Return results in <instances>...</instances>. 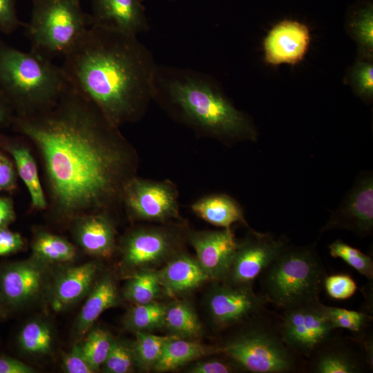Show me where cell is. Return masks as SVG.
Wrapping results in <instances>:
<instances>
[{
    "mask_svg": "<svg viewBox=\"0 0 373 373\" xmlns=\"http://www.w3.org/2000/svg\"><path fill=\"white\" fill-rule=\"evenodd\" d=\"M10 124L39 155L53 217L72 223L122 204L135 153L119 127L70 84L54 105L15 115Z\"/></svg>",
    "mask_w": 373,
    "mask_h": 373,
    "instance_id": "obj_1",
    "label": "cell"
},
{
    "mask_svg": "<svg viewBox=\"0 0 373 373\" xmlns=\"http://www.w3.org/2000/svg\"><path fill=\"white\" fill-rule=\"evenodd\" d=\"M157 66L137 35L91 24L61 66L68 83L119 128L145 113Z\"/></svg>",
    "mask_w": 373,
    "mask_h": 373,
    "instance_id": "obj_2",
    "label": "cell"
},
{
    "mask_svg": "<svg viewBox=\"0 0 373 373\" xmlns=\"http://www.w3.org/2000/svg\"><path fill=\"white\" fill-rule=\"evenodd\" d=\"M153 99L199 134L221 140H256V129L247 115L204 73L157 66Z\"/></svg>",
    "mask_w": 373,
    "mask_h": 373,
    "instance_id": "obj_3",
    "label": "cell"
},
{
    "mask_svg": "<svg viewBox=\"0 0 373 373\" xmlns=\"http://www.w3.org/2000/svg\"><path fill=\"white\" fill-rule=\"evenodd\" d=\"M68 86L61 66L32 50L22 51L0 40V90L15 115L52 106Z\"/></svg>",
    "mask_w": 373,
    "mask_h": 373,
    "instance_id": "obj_4",
    "label": "cell"
},
{
    "mask_svg": "<svg viewBox=\"0 0 373 373\" xmlns=\"http://www.w3.org/2000/svg\"><path fill=\"white\" fill-rule=\"evenodd\" d=\"M327 274L315 244H287L260 276V294L283 309L318 300Z\"/></svg>",
    "mask_w": 373,
    "mask_h": 373,
    "instance_id": "obj_5",
    "label": "cell"
},
{
    "mask_svg": "<svg viewBox=\"0 0 373 373\" xmlns=\"http://www.w3.org/2000/svg\"><path fill=\"white\" fill-rule=\"evenodd\" d=\"M265 309L246 319V325L218 346L221 353L253 373H291L300 370L298 356L285 345L280 316Z\"/></svg>",
    "mask_w": 373,
    "mask_h": 373,
    "instance_id": "obj_6",
    "label": "cell"
},
{
    "mask_svg": "<svg viewBox=\"0 0 373 373\" xmlns=\"http://www.w3.org/2000/svg\"><path fill=\"white\" fill-rule=\"evenodd\" d=\"M32 4L26 35L31 50L49 59L64 57L92 24L79 0H37Z\"/></svg>",
    "mask_w": 373,
    "mask_h": 373,
    "instance_id": "obj_7",
    "label": "cell"
},
{
    "mask_svg": "<svg viewBox=\"0 0 373 373\" xmlns=\"http://www.w3.org/2000/svg\"><path fill=\"white\" fill-rule=\"evenodd\" d=\"M320 299L283 309L280 329L287 347L298 357L309 358L333 336L335 329L324 316Z\"/></svg>",
    "mask_w": 373,
    "mask_h": 373,
    "instance_id": "obj_8",
    "label": "cell"
},
{
    "mask_svg": "<svg viewBox=\"0 0 373 373\" xmlns=\"http://www.w3.org/2000/svg\"><path fill=\"white\" fill-rule=\"evenodd\" d=\"M122 204L140 220L166 222L180 218L178 192L170 181L134 176L124 188Z\"/></svg>",
    "mask_w": 373,
    "mask_h": 373,
    "instance_id": "obj_9",
    "label": "cell"
},
{
    "mask_svg": "<svg viewBox=\"0 0 373 373\" xmlns=\"http://www.w3.org/2000/svg\"><path fill=\"white\" fill-rule=\"evenodd\" d=\"M287 243L270 233L251 230L238 247L224 282L236 286L253 287L264 269Z\"/></svg>",
    "mask_w": 373,
    "mask_h": 373,
    "instance_id": "obj_10",
    "label": "cell"
},
{
    "mask_svg": "<svg viewBox=\"0 0 373 373\" xmlns=\"http://www.w3.org/2000/svg\"><path fill=\"white\" fill-rule=\"evenodd\" d=\"M216 282L209 291L207 307L213 325L226 329L266 309L268 302L253 287Z\"/></svg>",
    "mask_w": 373,
    "mask_h": 373,
    "instance_id": "obj_11",
    "label": "cell"
},
{
    "mask_svg": "<svg viewBox=\"0 0 373 373\" xmlns=\"http://www.w3.org/2000/svg\"><path fill=\"white\" fill-rule=\"evenodd\" d=\"M178 236L164 227H146L133 230L122 247V261L134 273L154 270L176 253ZM133 273V274H134Z\"/></svg>",
    "mask_w": 373,
    "mask_h": 373,
    "instance_id": "obj_12",
    "label": "cell"
},
{
    "mask_svg": "<svg viewBox=\"0 0 373 373\" xmlns=\"http://www.w3.org/2000/svg\"><path fill=\"white\" fill-rule=\"evenodd\" d=\"M351 231L359 237L373 231V178L372 173L361 175L342 203L334 211L321 233L331 229Z\"/></svg>",
    "mask_w": 373,
    "mask_h": 373,
    "instance_id": "obj_13",
    "label": "cell"
},
{
    "mask_svg": "<svg viewBox=\"0 0 373 373\" xmlns=\"http://www.w3.org/2000/svg\"><path fill=\"white\" fill-rule=\"evenodd\" d=\"M310 41V32L305 24L293 19L282 20L263 40L265 61L274 66L298 64L305 57Z\"/></svg>",
    "mask_w": 373,
    "mask_h": 373,
    "instance_id": "obj_14",
    "label": "cell"
},
{
    "mask_svg": "<svg viewBox=\"0 0 373 373\" xmlns=\"http://www.w3.org/2000/svg\"><path fill=\"white\" fill-rule=\"evenodd\" d=\"M189 240L210 280L223 281L238 247L231 229L191 231Z\"/></svg>",
    "mask_w": 373,
    "mask_h": 373,
    "instance_id": "obj_15",
    "label": "cell"
},
{
    "mask_svg": "<svg viewBox=\"0 0 373 373\" xmlns=\"http://www.w3.org/2000/svg\"><path fill=\"white\" fill-rule=\"evenodd\" d=\"M43 262L35 258L13 262L0 273V299L6 306L19 307L35 298L46 276Z\"/></svg>",
    "mask_w": 373,
    "mask_h": 373,
    "instance_id": "obj_16",
    "label": "cell"
},
{
    "mask_svg": "<svg viewBox=\"0 0 373 373\" xmlns=\"http://www.w3.org/2000/svg\"><path fill=\"white\" fill-rule=\"evenodd\" d=\"M332 336L308 358L305 370L312 373H361L370 367L365 351Z\"/></svg>",
    "mask_w": 373,
    "mask_h": 373,
    "instance_id": "obj_17",
    "label": "cell"
},
{
    "mask_svg": "<svg viewBox=\"0 0 373 373\" xmlns=\"http://www.w3.org/2000/svg\"><path fill=\"white\" fill-rule=\"evenodd\" d=\"M92 24L137 35L149 29L142 2L139 0H93Z\"/></svg>",
    "mask_w": 373,
    "mask_h": 373,
    "instance_id": "obj_18",
    "label": "cell"
},
{
    "mask_svg": "<svg viewBox=\"0 0 373 373\" xmlns=\"http://www.w3.org/2000/svg\"><path fill=\"white\" fill-rule=\"evenodd\" d=\"M75 238L88 254L98 258L110 257L115 249V230L108 216L90 215L72 222Z\"/></svg>",
    "mask_w": 373,
    "mask_h": 373,
    "instance_id": "obj_19",
    "label": "cell"
},
{
    "mask_svg": "<svg viewBox=\"0 0 373 373\" xmlns=\"http://www.w3.org/2000/svg\"><path fill=\"white\" fill-rule=\"evenodd\" d=\"M157 273L169 296L191 291L210 280L198 260L184 254L173 255Z\"/></svg>",
    "mask_w": 373,
    "mask_h": 373,
    "instance_id": "obj_20",
    "label": "cell"
},
{
    "mask_svg": "<svg viewBox=\"0 0 373 373\" xmlns=\"http://www.w3.org/2000/svg\"><path fill=\"white\" fill-rule=\"evenodd\" d=\"M0 148L12 157L17 175L30 193L32 207L46 209V193L41 184L36 162L30 149L20 140L1 135Z\"/></svg>",
    "mask_w": 373,
    "mask_h": 373,
    "instance_id": "obj_21",
    "label": "cell"
},
{
    "mask_svg": "<svg viewBox=\"0 0 373 373\" xmlns=\"http://www.w3.org/2000/svg\"><path fill=\"white\" fill-rule=\"evenodd\" d=\"M99 270L95 262L70 267L57 278L52 291V304L55 309L77 302L88 294L93 286Z\"/></svg>",
    "mask_w": 373,
    "mask_h": 373,
    "instance_id": "obj_22",
    "label": "cell"
},
{
    "mask_svg": "<svg viewBox=\"0 0 373 373\" xmlns=\"http://www.w3.org/2000/svg\"><path fill=\"white\" fill-rule=\"evenodd\" d=\"M345 29L356 43L357 58L373 60V2L360 0L347 10Z\"/></svg>",
    "mask_w": 373,
    "mask_h": 373,
    "instance_id": "obj_23",
    "label": "cell"
},
{
    "mask_svg": "<svg viewBox=\"0 0 373 373\" xmlns=\"http://www.w3.org/2000/svg\"><path fill=\"white\" fill-rule=\"evenodd\" d=\"M191 210L204 221L222 229H231L236 222L247 225L239 204L226 194L202 197L192 204Z\"/></svg>",
    "mask_w": 373,
    "mask_h": 373,
    "instance_id": "obj_24",
    "label": "cell"
},
{
    "mask_svg": "<svg viewBox=\"0 0 373 373\" xmlns=\"http://www.w3.org/2000/svg\"><path fill=\"white\" fill-rule=\"evenodd\" d=\"M89 292L77 321V331L80 336L86 334L99 316L117 303V286L110 275L101 278Z\"/></svg>",
    "mask_w": 373,
    "mask_h": 373,
    "instance_id": "obj_25",
    "label": "cell"
},
{
    "mask_svg": "<svg viewBox=\"0 0 373 373\" xmlns=\"http://www.w3.org/2000/svg\"><path fill=\"white\" fill-rule=\"evenodd\" d=\"M220 353L218 346H208L195 340L175 337L166 344L153 370L171 371L202 357Z\"/></svg>",
    "mask_w": 373,
    "mask_h": 373,
    "instance_id": "obj_26",
    "label": "cell"
},
{
    "mask_svg": "<svg viewBox=\"0 0 373 373\" xmlns=\"http://www.w3.org/2000/svg\"><path fill=\"white\" fill-rule=\"evenodd\" d=\"M164 327L171 335L187 340H195L202 332L193 307L183 300L174 301L166 305Z\"/></svg>",
    "mask_w": 373,
    "mask_h": 373,
    "instance_id": "obj_27",
    "label": "cell"
},
{
    "mask_svg": "<svg viewBox=\"0 0 373 373\" xmlns=\"http://www.w3.org/2000/svg\"><path fill=\"white\" fill-rule=\"evenodd\" d=\"M32 249L35 258L43 262H70L76 256L75 248L67 240L44 231L36 233Z\"/></svg>",
    "mask_w": 373,
    "mask_h": 373,
    "instance_id": "obj_28",
    "label": "cell"
},
{
    "mask_svg": "<svg viewBox=\"0 0 373 373\" xmlns=\"http://www.w3.org/2000/svg\"><path fill=\"white\" fill-rule=\"evenodd\" d=\"M166 305L156 300L134 305L124 318V327L133 332H151L164 327Z\"/></svg>",
    "mask_w": 373,
    "mask_h": 373,
    "instance_id": "obj_29",
    "label": "cell"
},
{
    "mask_svg": "<svg viewBox=\"0 0 373 373\" xmlns=\"http://www.w3.org/2000/svg\"><path fill=\"white\" fill-rule=\"evenodd\" d=\"M164 292L157 271L144 270L134 273L126 283L124 296L134 305L155 301Z\"/></svg>",
    "mask_w": 373,
    "mask_h": 373,
    "instance_id": "obj_30",
    "label": "cell"
},
{
    "mask_svg": "<svg viewBox=\"0 0 373 373\" xmlns=\"http://www.w3.org/2000/svg\"><path fill=\"white\" fill-rule=\"evenodd\" d=\"M135 340L131 346L135 362L137 366L145 370H153L166 344L177 337L171 334L159 336L151 332H135Z\"/></svg>",
    "mask_w": 373,
    "mask_h": 373,
    "instance_id": "obj_31",
    "label": "cell"
},
{
    "mask_svg": "<svg viewBox=\"0 0 373 373\" xmlns=\"http://www.w3.org/2000/svg\"><path fill=\"white\" fill-rule=\"evenodd\" d=\"M322 311L325 318L336 329H345L361 341L368 333L367 330L372 321V315L365 312L350 310L345 308L327 306L322 304Z\"/></svg>",
    "mask_w": 373,
    "mask_h": 373,
    "instance_id": "obj_32",
    "label": "cell"
},
{
    "mask_svg": "<svg viewBox=\"0 0 373 373\" xmlns=\"http://www.w3.org/2000/svg\"><path fill=\"white\" fill-rule=\"evenodd\" d=\"M17 339L21 350L33 355L48 354L53 343L50 327L41 321H32L24 325Z\"/></svg>",
    "mask_w": 373,
    "mask_h": 373,
    "instance_id": "obj_33",
    "label": "cell"
},
{
    "mask_svg": "<svg viewBox=\"0 0 373 373\" xmlns=\"http://www.w3.org/2000/svg\"><path fill=\"white\" fill-rule=\"evenodd\" d=\"M345 84L365 104L373 100V60L356 59L347 70Z\"/></svg>",
    "mask_w": 373,
    "mask_h": 373,
    "instance_id": "obj_34",
    "label": "cell"
},
{
    "mask_svg": "<svg viewBox=\"0 0 373 373\" xmlns=\"http://www.w3.org/2000/svg\"><path fill=\"white\" fill-rule=\"evenodd\" d=\"M80 343L83 354L97 372L104 364L110 351L112 338L110 334L101 328L90 329Z\"/></svg>",
    "mask_w": 373,
    "mask_h": 373,
    "instance_id": "obj_35",
    "label": "cell"
},
{
    "mask_svg": "<svg viewBox=\"0 0 373 373\" xmlns=\"http://www.w3.org/2000/svg\"><path fill=\"white\" fill-rule=\"evenodd\" d=\"M328 247L331 256L341 258L370 281H372L373 260L370 256L340 240H335Z\"/></svg>",
    "mask_w": 373,
    "mask_h": 373,
    "instance_id": "obj_36",
    "label": "cell"
},
{
    "mask_svg": "<svg viewBox=\"0 0 373 373\" xmlns=\"http://www.w3.org/2000/svg\"><path fill=\"white\" fill-rule=\"evenodd\" d=\"M136 365L131 347L113 340L108 354L102 365L107 373H128Z\"/></svg>",
    "mask_w": 373,
    "mask_h": 373,
    "instance_id": "obj_37",
    "label": "cell"
},
{
    "mask_svg": "<svg viewBox=\"0 0 373 373\" xmlns=\"http://www.w3.org/2000/svg\"><path fill=\"white\" fill-rule=\"evenodd\" d=\"M323 288L327 294L336 300H345L352 297L357 286L354 280L348 274H336L325 278Z\"/></svg>",
    "mask_w": 373,
    "mask_h": 373,
    "instance_id": "obj_38",
    "label": "cell"
},
{
    "mask_svg": "<svg viewBox=\"0 0 373 373\" xmlns=\"http://www.w3.org/2000/svg\"><path fill=\"white\" fill-rule=\"evenodd\" d=\"M223 354V353H222ZM242 370L232 359L224 354L223 358L198 361L189 367L191 373H230Z\"/></svg>",
    "mask_w": 373,
    "mask_h": 373,
    "instance_id": "obj_39",
    "label": "cell"
},
{
    "mask_svg": "<svg viewBox=\"0 0 373 373\" xmlns=\"http://www.w3.org/2000/svg\"><path fill=\"white\" fill-rule=\"evenodd\" d=\"M64 370L68 373H94L97 371L82 353L80 343L75 344L63 358Z\"/></svg>",
    "mask_w": 373,
    "mask_h": 373,
    "instance_id": "obj_40",
    "label": "cell"
},
{
    "mask_svg": "<svg viewBox=\"0 0 373 373\" xmlns=\"http://www.w3.org/2000/svg\"><path fill=\"white\" fill-rule=\"evenodd\" d=\"M22 23L18 17L15 0H0V32H14Z\"/></svg>",
    "mask_w": 373,
    "mask_h": 373,
    "instance_id": "obj_41",
    "label": "cell"
},
{
    "mask_svg": "<svg viewBox=\"0 0 373 373\" xmlns=\"http://www.w3.org/2000/svg\"><path fill=\"white\" fill-rule=\"evenodd\" d=\"M23 245L24 241L19 233L8 227H0V256L17 253Z\"/></svg>",
    "mask_w": 373,
    "mask_h": 373,
    "instance_id": "obj_42",
    "label": "cell"
},
{
    "mask_svg": "<svg viewBox=\"0 0 373 373\" xmlns=\"http://www.w3.org/2000/svg\"><path fill=\"white\" fill-rule=\"evenodd\" d=\"M17 173L12 160L5 155L0 161V192L14 189Z\"/></svg>",
    "mask_w": 373,
    "mask_h": 373,
    "instance_id": "obj_43",
    "label": "cell"
},
{
    "mask_svg": "<svg viewBox=\"0 0 373 373\" xmlns=\"http://www.w3.org/2000/svg\"><path fill=\"white\" fill-rule=\"evenodd\" d=\"M35 372V369L15 358L0 356V373H34Z\"/></svg>",
    "mask_w": 373,
    "mask_h": 373,
    "instance_id": "obj_44",
    "label": "cell"
},
{
    "mask_svg": "<svg viewBox=\"0 0 373 373\" xmlns=\"http://www.w3.org/2000/svg\"><path fill=\"white\" fill-rule=\"evenodd\" d=\"M14 204L8 197L0 196V227H8L15 220Z\"/></svg>",
    "mask_w": 373,
    "mask_h": 373,
    "instance_id": "obj_45",
    "label": "cell"
},
{
    "mask_svg": "<svg viewBox=\"0 0 373 373\" xmlns=\"http://www.w3.org/2000/svg\"><path fill=\"white\" fill-rule=\"evenodd\" d=\"M15 113L0 90V125L10 124Z\"/></svg>",
    "mask_w": 373,
    "mask_h": 373,
    "instance_id": "obj_46",
    "label": "cell"
},
{
    "mask_svg": "<svg viewBox=\"0 0 373 373\" xmlns=\"http://www.w3.org/2000/svg\"><path fill=\"white\" fill-rule=\"evenodd\" d=\"M5 315V305L0 299V319L3 318Z\"/></svg>",
    "mask_w": 373,
    "mask_h": 373,
    "instance_id": "obj_47",
    "label": "cell"
},
{
    "mask_svg": "<svg viewBox=\"0 0 373 373\" xmlns=\"http://www.w3.org/2000/svg\"><path fill=\"white\" fill-rule=\"evenodd\" d=\"M5 155H6L4 154V153L0 149V161L3 158Z\"/></svg>",
    "mask_w": 373,
    "mask_h": 373,
    "instance_id": "obj_48",
    "label": "cell"
},
{
    "mask_svg": "<svg viewBox=\"0 0 373 373\" xmlns=\"http://www.w3.org/2000/svg\"><path fill=\"white\" fill-rule=\"evenodd\" d=\"M139 1L143 3V1H144V0H139Z\"/></svg>",
    "mask_w": 373,
    "mask_h": 373,
    "instance_id": "obj_49",
    "label": "cell"
},
{
    "mask_svg": "<svg viewBox=\"0 0 373 373\" xmlns=\"http://www.w3.org/2000/svg\"><path fill=\"white\" fill-rule=\"evenodd\" d=\"M35 1H37V0H32V2Z\"/></svg>",
    "mask_w": 373,
    "mask_h": 373,
    "instance_id": "obj_50",
    "label": "cell"
}]
</instances>
